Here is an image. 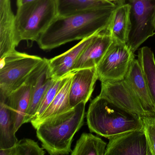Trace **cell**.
Returning <instances> with one entry per match:
<instances>
[{
  "label": "cell",
  "instance_id": "ba28073f",
  "mask_svg": "<svg viewBox=\"0 0 155 155\" xmlns=\"http://www.w3.org/2000/svg\"><path fill=\"white\" fill-rule=\"evenodd\" d=\"M99 95L141 118L150 116L144 109L136 94L124 79L101 81Z\"/></svg>",
  "mask_w": 155,
  "mask_h": 155
},
{
  "label": "cell",
  "instance_id": "7a4b0ae2",
  "mask_svg": "<svg viewBox=\"0 0 155 155\" xmlns=\"http://www.w3.org/2000/svg\"><path fill=\"white\" fill-rule=\"evenodd\" d=\"M86 103L44 120L35 128L42 148L51 155H68L74 135L84 123Z\"/></svg>",
  "mask_w": 155,
  "mask_h": 155
},
{
  "label": "cell",
  "instance_id": "8fae6325",
  "mask_svg": "<svg viewBox=\"0 0 155 155\" xmlns=\"http://www.w3.org/2000/svg\"><path fill=\"white\" fill-rule=\"evenodd\" d=\"M98 80L96 68H83L75 71L72 78L69 93L70 104L71 107L81 102L87 103Z\"/></svg>",
  "mask_w": 155,
  "mask_h": 155
},
{
  "label": "cell",
  "instance_id": "9a60e30c",
  "mask_svg": "<svg viewBox=\"0 0 155 155\" xmlns=\"http://www.w3.org/2000/svg\"><path fill=\"white\" fill-rule=\"evenodd\" d=\"M124 79L132 89L144 109L150 116L155 117V107L137 59L135 58L132 61Z\"/></svg>",
  "mask_w": 155,
  "mask_h": 155
},
{
  "label": "cell",
  "instance_id": "d6986e66",
  "mask_svg": "<svg viewBox=\"0 0 155 155\" xmlns=\"http://www.w3.org/2000/svg\"><path fill=\"white\" fill-rule=\"evenodd\" d=\"M0 102V149L11 147L18 142L12 112L6 101Z\"/></svg>",
  "mask_w": 155,
  "mask_h": 155
},
{
  "label": "cell",
  "instance_id": "5bb4252c",
  "mask_svg": "<svg viewBox=\"0 0 155 155\" xmlns=\"http://www.w3.org/2000/svg\"><path fill=\"white\" fill-rule=\"evenodd\" d=\"M113 41L107 31L96 34L81 54L73 71L96 68Z\"/></svg>",
  "mask_w": 155,
  "mask_h": 155
},
{
  "label": "cell",
  "instance_id": "3957f363",
  "mask_svg": "<svg viewBox=\"0 0 155 155\" xmlns=\"http://www.w3.org/2000/svg\"><path fill=\"white\" fill-rule=\"evenodd\" d=\"M86 117L91 132L108 139L125 132L143 129L140 117L100 95L91 101Z\"/></svg>",
  "mask_w": 155,
  "mask_h": 155
},
{
  "label": "cell",
  "instance_id": "4fadbf2b",
  "mask_svg": "<svg viewBox=\"0 0 155 155\" xmlns=\"http://www.w3.org/2000/svg\"><path fill=\"white\" fill-rule=\"evenodd\" d=\"M98 33L81 40L68 51L48 59V72L50 78L58 79L73 71L75 64L81 54L89 44L94 36Z\"/></svg>",
  "mask_w": 155,
  "mask_h": 155
},
{
  "label": "cell",
  "instance_id": "4316f807",
  "mask_svg": "<svg viewBox=\"0 0 155 155\" xmlns=\"http://www.w3.org/2000/svg\"><path fill=\"white\" fill-rule=\"evenodd\" d=\"M154 27H155V17H154Z\"/></svg>",
  "mask_w": 155,
  "mask_h": 155
},
{
  "label": "cell",
  "instance_id": "ffe728a7",
  "mask_svg": "<svg viewBox=\"0 0 155 155\" xmlns=\"http://www.w3.org/2000/svg\"><path fill=\"white\" fill-rule=\"evenodd\" d=\"M58 15L65 16L97 8L114 7L117 1L108 0H57Z\"/></svg>",
  "mask_w": 155,
  "mask_h": 155
},
{
  "label": "cell",
  "instance_id": "ac0fdd59",
  "mask_svg": "<svg viewBox=\"0 0 155 155\" xmlns=\"http://www.w3.org/2000/svg\"><path fill=\"white\" fill-rule=\"evenodd\" d=\"M75 71L69 73L56 97L43 114L38 118L31 121L34 128L44 120L66 112L72 108L70 104L69 93L72 78Z\"/></svg>",
  "mask_w": 155,
  "mask_h": 155
},
{
  "label": "cell",
  "instance_id": "e0dca14e",
  "mask_svg": "<svg viewBox=\"0 0 155 155\" xmlns=\"http://www.w3.org/2000/svg\"><path fill=\"white\" fill-rule=\"evenodd\" d=\"M31 96V87L25 82L21 87L12 91L5 100L12 112L16 132L22 124L29 107Z\"/></svg>",
  "mask_w": 155,
  "mask_h": 155
},
{
  "label": "cell",
  "instance_id": "603a6c76",
  "mask_svg": "<svg viewBox=\"0 0 155 155\" xmlns=\"http://www.w3.org/2000/svg\"><path fill=\"white\" fill-rule=\"evenodd\" d=\"M43 148L30 139L25 138L18 141L16 145L8 148L1 149V155H43Z\"/></svg>",
  "mask_w": 155,
  "mask_h": 155
},
{
  "label": "cell",
  "instance_id": "44dd1931",
  "mask_svg": "<svg viewBox=\"0 0 155 155\" xmlns=\"http://www.w3.org/2000/svg\"><path fill=\"white\" fill-rule=\"evenodd\" d=\"M138 61L143 72L148 90L155 107V59L150 48L142 47L138 51Z\"/></svg>",
  "mask_w": 155,
  "mask_h": 155
},
{
  "label": "cell",
  "instance_id": "9c48e42d",
  "mask_svg": "<svg viewBox=\"0 0 155 155\" xmlns=\"http://www.w3.org/2000/svg\"><path fill=\"white\" fill-rule=\"evenodd\" d=\"M105 155H152L144 129L109 139Z\"/></svg>",
  "mask_w": 155,
  "mask_h": 155
},
{
  "label": "cell",
  "instance_id": "8992f818",
  "mask_svg": "<svg viewBox=\"0 0 155 155\" xmlns=\"http://www.w3.org/2000/svg\"><path fill=\"white\" fill-rule=\"evenodd\" d=\"M130 5V28L127 44L135 52L155 34V0H127Z\"/></svg>",
  "mask_w": 155,
  "mask_h": 155
},
{
  "label": "cell",
  "instance_id": "484cf974",
  "mask_svg": "<svg viewBox=\"0 0 155 155\" xmlns=\"http://www.w3.org/2000/svg\"><path fill=\"white\" fill-rule=\"evenodd\" d=\"M35 1L36 0H17V7H19V6L24 5V4L29 3V2Z\"/></svg>",
  "mask_w": 155,
  "mask_h": 155
},
{
  "label": "cell",
  "instance_id": "6da1fadb",
  "mask_svg": "<svg viewBox=\"0 0 155 155\" xmlns=\"http://www.w3.org/2000/svg\"><path fill=\"white\" fill-rule=\"evenodd\" d=\"M117 6L91 9L65 16L58 15L37 41L40 48L51 50L107 31Z\"/></svg>",
  "mask_w": 155,
  "mask_h": 155
},
{
  "label": "cell",
  "instance_id": "30bf717a",
  "mask_svg": "<svg viewBox=\"0 0 155 155\" xmlns=\"http://www.w3.org/2000/svg\"><path fill=\"white\" fill-rule=\"evenodd\" d=\"M48 71V59L44 58L26 81L31 87V96L24 123L31 122L32 120L40 103L54 81L50 78Z\"/></svg>",
  "mask_w": 155,
  "mask_h": 155
},
{
  "label": "cell",
  "instance_id": "5b68a950",
  "mask_svg": "<svg viewBox=\"0 0 155 155\" xmlns=\"http://www.w3.org/2000/svg\"><path fill=\"white\" fill-rule=\"evenodd\" d=\"M43 58L15 50L0 60V97L9 95L24 84Z\"/></svg>",
  "mask_w": 155,
  "mask_h": 155
},
{
  "label": "cell",
  "instance_id": "277c9868",
  "mask_svg": "<svg viewBox=\"0 0 155 155\" xmlns=\"http://www.w3.org/2000/svg\"><path fill=\"white\" fill-rule=\"evenodd\" d=\"M58 16L57 0H36L18 7L16 38L37 42Z\"/></svg>",
  "mask_w": 155,
  "mask_h": 155
},
{
  "label": "cell",
  "instance_id": "cb8c5ba5",
  "mask_svg": "<svg viewBox=\"0 0 155 155\" xmlns=\"http://www.w3.org/2000/svg\"><path fill=\"white\" fill-rule=\"evenodd\" d=\"M69 73L60 78L54 80L52 84L47 91L42 100L40 103L36 113L31 120H35L38 118L43 114V112L50 105L51 103L56 97L57 93L68 77Z\"/></svg>",
  "mask_w": 155,
  "mask_h": 155
},
{
  "label": "cell",
  "instance_id": "d4e9b609",
  "mask_svg": "<svg viewBox=\"0 0 155 155\" xmlns=\"http://www.w3.org/2000/svg\"><path fill=\"white\" fill-rule=\"evenodd\" d=\"M141 119L151 154L155 155V117L146 116Z\"/></svg>",
  "mask_w": 155,
  "mask_h": 155
},
{
  "label": "cell",
  "instance_id": "52a82bcc",
  "mask_svg": "<svg viewBox=\"0 0 155 155\" xmlns=\"http://www.w3.org/2000/svg\"><path fill=\"white\" fill-rule=\"evenodd\" d=\"M135 58L134 52L127 43L113 40L96 67L98 80L101 82L124 79Z\"/></svg>",
  "mask_w": 155,
  "mask_h": 155
},
{
  "label": "cell",
  "instance_id": "83f0119b",
  "mask_svg": "<svg viewBox=\"0 0 155 155\" xmlns=\"http://www.w3.org/2000/svg\"><path fill=\"white\" fill-rule=\"evenodd\" d=\"M108 1H110L111 2H115L117 1H119V0H108Z\"/></svg>",
  "mask_w": 155,
  "mask_h": 155
},
{
  "label": "cell",
  "instance_id": "f1b7e54d",
  "mask_svg": "<svg viewBox=\"0 0 155 155\" xmlns=\"http://www.w3.org/2000/svg\"></svg>",
  "mask_w": 155,
  "mask_h": 155
},
{
  "label": "cell",
  "instance_id": "2e32d148",
  "mask_svg": "<svg viewBox=\"0 0 155 155\" xmlns=\"http://www.w3.org/2000/svg\"><path fill=\"white\" fill-rule=\"evenodd\" d=\"M112 12L107 31L113 40L127 43L131 28L130 5L119 0Z\"/></svg>",
  "mask_w": 155,
  "mask_h": 155
},
{
  "label": "cell",
  "instance_id": "7c38bea8",
  "mask_svg": "<svg viewBox=\"0 0 155 155\" xmlns=\"http://www.w3.org/2000/svg\"><path fill=\"white\" fill-rule=\"evenodd\" d=\"M16 15L11 0H0V57L16 50Z\"/></svg>",
  "mask_w": 155,
  "mask_h": 155
},
{
  "label": "cell",
  "instance_id": "7402d4cb",
  "mask_svg": "<svg viewBox=\"0 0 155 155\" xmlns=\"http://www.w3.org/2000/svg\"><path fill=\"white\" fill-rule=\"evenodd\" d=\"M107 145L99 137L91 133L81 134L71 155H105Z\"/></svg>",
  "mask_w": 155,
  "mask_h": 155
}]
</instances>
